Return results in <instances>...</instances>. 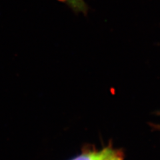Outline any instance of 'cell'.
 <instances>
[{"label": "cell", "instance_id": "obj_1", "mask_svg": "<svg viewBox=\"0 0 160 160\" xmlns=\"http://www.w3.org/2000/svg\"><path fill=\"white\" fill-rule=\"evenodd\" d=\"M116 152L111 149H104L99 152H93L81 155L72 160H106Z\"/></svg>", "mask_w": 160, "mask_h": 160}, {"label": "cell", "instance_id": "obj_2", "mask_svg": "<svg viewBox=\"0 0 160 160\" xmlns=\"http://www.w3.org/2000/svg\"><path fill=\"white\" fill-rule=\"evenodd\" d=\"M66 3L76 13L86 14L88 12V6L84 0H58Z\"/></svg>", "mask_w": 160, "mask_h": 160}]
</instances>
